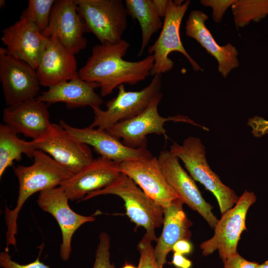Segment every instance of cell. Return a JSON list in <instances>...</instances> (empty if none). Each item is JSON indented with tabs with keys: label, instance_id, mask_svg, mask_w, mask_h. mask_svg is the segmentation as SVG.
I'll return each mask as SVG.
<instances>
[{
	"label": "cell",
	"instance_id": "6da1fadb",
	"mask_svg": "<svg viewBox=\"0 0 268 268\" xmlns=\"http://www.w3.org/2000/svg\"><path fill=\"white\" fill-rule=\"evenodd\" d=\"M130 46L124 39L115 44L96 45L85 65L78 71L79 77L98 83L102 97L111 94L122 84L134 85L144 80L151 75L153 56L149 55L139 61H126L124 57Z\"/></svg>",
	"mask_w": 268,
	"mask_h": 268
},
{
	"label": "cell",
	"instance_id": "7a4b0ae2",
	"mask_svg": "<svg viewBox=\"0 0 268 268\" xmlns=\"http://www.w3.org/2000/svg\"><path fill=\"white\" fill-rule=\"evenodd\" d=\"M33 158L32 165H18L14 169L19 182L17 203L12 209L5 206L4 211L6 235L10 238L17 234L18 214L27 199L38 192L59 186L73 175L43 151L36 150Z\"/></svg>",
	"mask_w": 268,
	"mask_h": 268
},
{
	"label": "cell",
	"instance_id": "3957f363",
	"mask_svg": "<svg viewBox=\"0 0 268 268\" xmlns=\"http://www.w3.org/2000/svg\"><path fill=\"white\" fill-rule=\"evenodd\" d=\"M106 195L120 197L124 201L126 214L131 220L137 227L144 228V234L152 242L156 241L155 230L163 222L162 206L148 196L131 178L122 173L110 185L87 194L80 201Z\"/></svg>",
	"mask_w": 268,
	"mask_h": 268
},
{
	"label": "cell",
	"instance_id": "277c9868",
	"mask_svg": "<svg viewBox=\"0 0 268 268\" xmlns=\"http://www.w3.org/2000/svg\"><path fill=\"white\" fill-rule=\"evenodd\" d=\"M169 150L183 162L192 178L215 196L221 214L235 205L239 197L210 168L205 147L200 138L189 136L182 144L173 142Z\"/></svg>",
	"mask_w": 268,
	"mask_h": 268
},
{
	"label": "cell",
	"instance_id": "5b68a950",
	"mask_svg": "<svg viewBox=\"0 0 268 268\" xmlns=\"http://www.w3.org/2000/svg\"><path fill=\"white\" fill-rule=\"evenodd\" d=\"M84 20L86 31L93 33L101 44L122 40L128 26V13L122 0H74Z\"/></svg>",
	"mask_w": 268,
	"mask_h": 268
},
{
	"label": "cell",
	"instance_id": "8992f818",
	"mask_svg": "<svg viewBox=\"0 0 268 268\" xmlns=\"http://www.w3.org/2000/svg\"><path fill=\"white\" fill-rule=\"evenodd\" d=\"M162 98V93L160 92L140 114L120 121L106 131L118 139L121 138L124 144L133 148H146V136L149 134L163 135L166 137V131L164 126L168 121L185 122L208 131L206 127L199 125L185 116H161L158 112V107Z\"/></svg>",
	"mask_w": 268,
	"mask_h": 268
},
{
	"label": "cell",
	"instance_id": "52a82bcc",
	"mask_svg": "<svg viewBox=\"0 0 268 268\" xmlns=\"http://www.w3.org/2000/svg\"><path fill=\"white\" fill-rule=\"evenodd\" d=\"M190 3L189 0H168L161 31L154 43L148 48L149 55H152L154 59L151 75L162 74L173 68L174 63L169 55L175 51L182 54L195 71L202 70L186 51L180 35L181 23Z\"/></svg>",
	"mask_w": 268,
	"mask_h": 268
},
{
	"label": "cell",
	"instance_id": "ba28073f",
	"mask_svg": "<svg viewBox=\"0 0 268 268\" xmlns=\"http://www.w3.org/2000/svg\"><path fill=\"white\" fill-rule=\"evenodd\" d=\"M161 74L154 75L150 84L139 91H127L124 84L120 85L117 95L106 103V110L92 108L94 119L89 127L107 130L120 121L138 115L161 92Z\"/></svg>",
	"mask_w": 268,
	"mask_h": 268
},
{
	"label": "cell",
	"instance_id": "9c48e42d",
	"mask_svg": "<svg viewBox=\"0 0 268 268\" xmlns=\"http://www.w3.org/2000/svg\"><path fill=\"white\" fill-rule=\"evenodd\" d=\"M256 200L254 192L246 190L235 205L221 214L213 228V236L200 246L203 256H207L217 250L224 262L229 256L237 253L241 235L247 230V212Z\"/></svg>",
	"mask_w": 268,
	"mask_h": 268
},
{
	"label": "cell",
	"instance_id": "30bf717a",
	"mask_svg": "<svg viewBox=\"0 0 268 268\" xmlns=\"http://www.w3.org/2000/svg\"><path fill=\"white\" fill-rule=\"evenodd\" d=\"M158 158L167 182L180 199L214 228L218 219L212 211L213 206L203 199L195 180L182 167L179 159L170 150H162Z\"/></svg>",
	"mask_w": 268,
	"mask_h": 268
},
{
	"label": "cell",
	"instance_id": "8fae6325",
	"mask_svg": "<svg viewBox=\"0 0 268 268\" xmlns=\"http://www.w3.org/2000/svg\"><path fill=\"white\" fill-rule=\"evenodd\" d=\"M32 141L37 150L48 153L73 174L94 159L89 145L78 140L60 125L53 124L48 134Z\"/></svg>",
	"mask_w": 268,
	"mask_h": 268
},
{
	"label": "cell",
	"instance_id": "7c38bea8",
	"mask_svg": "<svg viewBox=\"0 0 268 268\" xmlns=\"http://www.w3.org/2000/svg\"><path fill=\"white\" fill-rule=\"evenodd\" d=\"M0 81L6 106L36 98L41 85L36 69L9 54L0 56Z\"/></svg>",
	"mask_w": 268,
	"mask_h": 268
},
{
	"label": "cell",
	"instance_id": "4fadbf2b",
	"mask_svg": "<svg viewBox=\"0 0 268 268\" xmlns=\"http://www.w3.org/2000/svg\"><path fill=\"white\" fill-rule=\"evenodd\" d=\"M68 200L59 186L41 191L37 200L38 206L52 214L60 226L62 236L60 255L64 261L69 258L74 232L83 224L95 220L92 215L84 216L74 212L68 205Z\"/></svg>",
	"mask_w": 268,
	"mask_h": 268
},
{
	"label": "cell",
	"instance_id": "5bb4252c",
	"mask_svg": "<svg viewBox=\"0 0 268 268\" xmlns=\"http://www.w3.org/2000/svg\"><path fill=\"white\" fill-rule=\"evenodd\" d=\"M121 173L131 178L150 198L163 208L179 196L167 182L158 157L132 160L120 163Z\"/></svg>",
	"mask_w": 268,
	"mask_h": 268
},
{
	"label": "cell",
	"instance_id": "9a60e30c",
	"mask_svg": "<svg viewBox=\"0 0 268 268\" xmlns=\"http://www.w3.org/2000/svg\"><path fill=\"white\" fill-rule=\"evenodd\" d=\"M84 20L78 14L74 0H55L49 25L42 34L49 38L56 35L64 47L75 55L83 50L87 40Z\"/></svg>",
	"mask_w": 268,
	"mask_h": 268
},
{
	"label": "cell",
	"instance_id": "2e32d148",
	"mask_svg": "<svg viewBox=\"0 0 268 268\" xmlns=\"http://www.w3.org/2000/svg\"><path fill=\"white\" fill-rule=\"evenodd\" d=\"M120 163L100 156L59 186L69 200L80 201L87 194L102 189L120 175Z\"/></svg>",
	"mask_w": 268,
	"mask_h": 268
},
{
	"label": "cell",
	"instance_id": "e0dca14e",
	"mask_svg": "<svg viewBox=\"0 0 268 268\" xmlns=\"http://www.w3.org/2000/svg\"><path fill=\"white\" fill-rule=\"evenodd\" d=\"M60 125L78 140L92 146L101 156L116 162L120 163L153 156L147 148H133L127 146L106 130L89 126L75 128L63 120H60Z\"/></svg>",
	"mask_w": 268,
	"mask_h": 268
},
{
	"label": "cell",
	"instance_id": "ac0fdd59",
	"mask_svg": "<svg viewBox=\"0 0 268 268\" xmlns=\"http://www.w3.org/2000/svg\"><path fill=\"white\" fill-rule=\"evenodd\" d=\"M2 120L17 134L32 140L45 137L53 127L47 105L36 98L6 106L3 111Z\"/></svg>",
	"mask_w": 268,
	"mask_h": 268
},
{
	"label": "cell",
	"instance_id": "d6986e66",
	"mask_svg": "<svg viewBox=\"0 0 268 268\" xmlns=\"http://www.w3.org/2000/svg\"><path fill=\"white\" fill-rule=\"evenodd\" d=\"M1 41L8 54L23 61L35 69L46 47L48 38L25 18H20L2 31Z\"/></svg>",
	"mask_w": 268,
	"mask_h": 268
},
{
	"label": "cell",
	"instance_id": "ffe728a7",
	"mask_svg": "<svg viewBox=\"0 0 268 268\" xmlns=\"http://www.w3.org/2000/svg\"><path fill=\"white\" fill-rule=\"evenodd\" d=\"M74 55L56 35L49 37L36 69L40 85L49 87L79 77Z\"/></svg>",
	"mask_w": 268,
	"mask_h": 268
},
{
	"label": "cell",
	"instance_id": "44dd1931",
	"mask_svg": "<svg viewBox=\"0 0 268 268\" xmlns=\"http://www.w3.org/2000/svg\"><path fill=\"white\" fill-rule=\"evenodd\" d=\"M208 16L200 10H192L185 25L186 35L196 40L207 52L216 59L218 70L226 78L232 70L238 67V52L231 43L219 45L205 25Z\"/></svg>",
	"mask_w": 268,
	"mask_h": 268
},
{
	"label": "cell",
	"instance_id": "7402d4cb",
	"mask_svg": "<svg viewBox=\"0 0 268 268\" xmlns=\"http://www.w3.org/2000/svg\"><path fill=\"white\" fill-rule=\"evenodd\" d=\"M99 87L98 83L84 81L79 76L48 87L36 99L48 104L65 103L69 109L100 107L103 100L95 91Z\"/></svg>",
	"mask_w": 268,
	"mask_h": 268
},
{
	"label": "cell",
	"instance_id": "603a6c76",
	"mask_svg": "<svg viewBox=\"0 0 268 268\" xmlns=\"http://www.w3.org/2000/svg\"><path fill=\"white\" fill-rule=\"evenodd\" d=\"M183 204L178 198L173 201L169 206L163 208L162 232L157 238L154 247L156 261L162 267L166 263L167 256L172 251L174 244L181 240H190L191 237L190 228L193 223L184 211Z\"/></svg>",
	"mask_w": 268,
	"mask_h": 268
},
{
	"label": "cell",
	"instance_id": "cb8c5ba5",
	"mask_svg": "<svg viewBox=\"0 0 268 268\" xmlns=\"http://www.w3.org/2000/svg\"><path fill=\"white\" fill-rule=\"evenodd\" d=\"M125 3L128 15L136 19L140 25L141 43L138 56H140L152 35L162 27L163 24L152 0H126Z\"/></svg>",
	"mask_w": 268,
	"mask_h": 268
},
{
	"label": "cell",
	"instance_id": "d4e9b609",
	"mask_svg": "<svg viewBox=\"0 0 268 268\" xmlns=\"http://www.w3.org/2000/svg\"><path fill=\"white\" fill-rule=\"evenodd\" d=\"M17 134L5 124L0 125V178L15 161L21 159L23 154L31 158L37 150L32 140L25 141Z\"/></svg>",
	"mask_w": 268,
	"mask_h": 268
},
{
	"label": "cell",
	"instance_id": "484cf974",
	"mask_svg": "<svg viewBox=\"0 0 268 268\" xmlns=\"http://www.w3.org/2000/svg\"><path fill=\"white\" fill-rule=\"evenodd\" d=\"M231 9L236 26L242 28L268 15V0H236Z\"/></svg>",
	"mask_w": 268,
	"mask_h": 268
},
{
	"label": "cell",
	"instance_id": "4316f807",
	"mask_svg": "<svg viewBox=\"0 0 268 268\" xmlns=\"http://www.w3.org/2000/svg\"><path fill=\"white\" fill-rule=\"evenodd\" d=\"M55 0H29L20 17L33 23L43 33L47 28Z\"/></svg>",
	"mask_w": 268,
	"mask_h": 268
},
{
	"label": "cell",
	"instance_id": "83f0119b",
	"mask_svg": "<svg viewBox=\"0 0 268 268\" xmlns=\"http://www.w3.org/2000/svg\"><path fill=\"white\" fill-rule=\"evenodd\" d=\"M152 242L145 234L138 242L137 248L140 257L137 268H163L156 261Z\"/></svg>",
	"mask_w": 268,
	"mask_h": 268
},
{
	"label": "cell",
	"instance_id": "f1b7e54d",
	"mask_svg": "<svg viewBox=\"0 0 268 268\" xmlns=\"http://www.w3.org/2000/svg\"><path fill=\"white\" fill-rule=\"evenodd\" d=\"M99 239L93 268H115L110 262V238L109 235L102 232L100 234Z\"/></svg>",
	"mask_w": 268,
	"mask_h": 268
},
{
	"label": "cell",
	"instance_id": "f546056e",
	"mask_svg": "<svg viewBox=\"0 0 268 268\" xmlns=\"http://www.w3.org/2000/svg\"><path fill=\"white\" fill-rule=\"evenodd\" d=\"M236 0H202L201 3L212 9V18L216 23L220 22L227 8L231 6Z\"/></svg>",
	"mask_w": 268,
	"mask_h": 268
},
{
	"label": "cell",
	"instance_id": "4dcf8cb0",
	"mask_svg": "<svg viewBox=\"0 0 268 268\" xmlns=\"http://www.w3.org/2000/svg\"><path fill=\"white\" fill-rule=\"evenodd\" d=\"M0 266L2 268H50L41 262L38 256L33 262L26 265H21L11 259L8 251L0 253Z\"/></svg>",
	"mask_w": 268,
	"mask_h": 268
},
{
	"label": "cell",
	"instance_id": "1f68e13d",
	"mask_svg": "<svg viewBox=\"0 0 268 268\" xmlns=\"http://www.w3.org/2000/svg\"><path fill=\"white\" fill-rule=\"evenodd\" d=\"M247 125L251 128L255 137L259 138L268 134V120L255 116L248 119Z\"/></svg>",
	"mask_w": 268,
	"mask_h": 268
},
{
	"label": "cell",
	"instance_id": "d6a6232c",
	"mask_svg": "<svg viewBox=\"0 0 268 268\" xmlns=\"http://www.w3.org/2000/svg\"><path fill=\"white\" fill-rule=\"evenodd\" d=\"M224 268H258L259 264L249 261L238 252L229 256L223 262Z\"/></svg>",
	"mask_w": 268,
	"mask_h": 268
},
{
	"label": "cell",
	"instance_id": "836d02e7",
	"mask_svg": "<svg viewBox=\"0 0 268 268\" xmlns=\"http://www.w3.org/2000/svg\"><path fill=\"white\" fill-rule=\"evenodd\" d=\"M172 251L181 255H188L193 251V245L189 240H181L176 242L173 247Z\"/></svg>",
	"mask_w": 268,
	"mask_h": 268
},
{
	"label": "cell",
	"instance_id": "e575fe53",
	"mask_svg": "<svg viewBox=\"0 0 268 268\" xmlns=\"http://www.w3.org/2000/svg\"><path fill=\"white\" fill-rule=\"evenodd\" d=\"M172 264L176 268H191L192 266V262L191 260L187 259L183 255L177 253H174Z\"/></svg>",
	"mask_w": 268,
	"mask_h": 268
},
{
	"label": "cell",
	"instance_id": "d590c367",
	"mask_svg": "<svg viewBox=\"0 0 268 268\" xmlns=\"http://www.w3.org/2000/svg\"><path fill=\"white\" fill-rule=\"evenodd\" d=\"M169 0H152L155 9L160 17H165Z\"/></svg>",
	"mask_w": 268,
	"mask_h": 268
},
{
	"label": "cell",
	"instance_id": "8d00e7d4",
	"mask_svg": "<svg viewBox=\"0 0 268 268\" xmlns=\"http://www.w3.org/2000/svg\"><path fill=\"white\" fill-rule=\"evenodd\" d=\"M258 268H268V260H267L262 264H259Z\"/></svg>",
	"mask_w": 268,
	"mask_h": 268
},
{
	"label": "cell",
	"instance_id": "74e56055",
	"mask_svg": "<svg viewBox=\"0 0 268 268\" xmlns=\"http://www.w3.org/2000/svg\"><path fill=\"white\" fill-rule=\"evenodd\" d=\"M8 54V51L6 48H0V56L5 55Z\"/></svg>",
	"mask_w": 268,
	"mask_h": 268
},
{
	"label": "cell",
	"instance_id": "f35d334b",
	"mask_svg": "<svg viewBox=\"0 0 268 268\" xmlns=\"http://www.w3.org/2000/svg\"><path fill=\"white\" fill-rule=\"evenodd\" d=\"M122 268H137L134 267V266L131 264L126 263Z\"/></svg>",
	"mask_w": 268,
	"mask_h": 268
},
{
	"label": "cell",
	"instance_id": "ab89813d",
	"mask_svg": "<svg viewBox=\"0 0 268 268\" xmlns=\"http://www.w3.org/2000/svg\"><path fill=\"white\" fill-rule=\"evenodd\" d=\"M4 3H5V0H0V6H3L4 5Z\"/></svg>",
	"mask_w": 268,
	"mask_h": 268
}]
</instances>
